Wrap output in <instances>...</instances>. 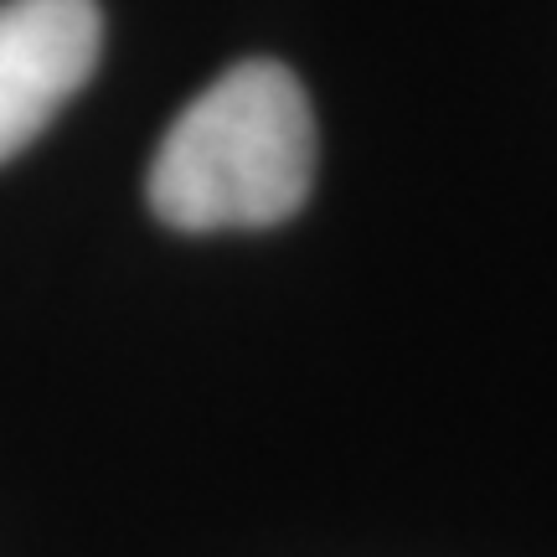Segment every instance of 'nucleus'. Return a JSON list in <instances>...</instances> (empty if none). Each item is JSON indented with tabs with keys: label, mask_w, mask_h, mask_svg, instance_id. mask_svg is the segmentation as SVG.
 Listing matches in <instances>:
<instances>
[{
	"label": "nucleus",
	"mask_w": 557,
	"mask_h": 557,
	"mask_svg": "<svg viewBox=\"0 0 557 557\" xmlns=\"http://www.w3.org/2000/svg\"><path fill=\"white\" fill-rule=\"evenodd\" d=\"M315 186V114L284 62L253 58L181 109L145 197L176 233H238L289 222Z\"/></svg>",
	"instance_id": "obj_1"
},
{
	"label": "nucleus",
	"mask_w": 557,
	"mask_h": 557,
	"mask_svg": "<svg viewBox=\"0 0 557 557\" xmlns=\"http://www.w3.org/2000/svg\"><path fill=\"white\" fill-rule=\"evenodd\" d=\"M99 52V0H0V165L58 120Z\"/></svg>",
	"instance_id": "obj_2"
}]
</instances>
